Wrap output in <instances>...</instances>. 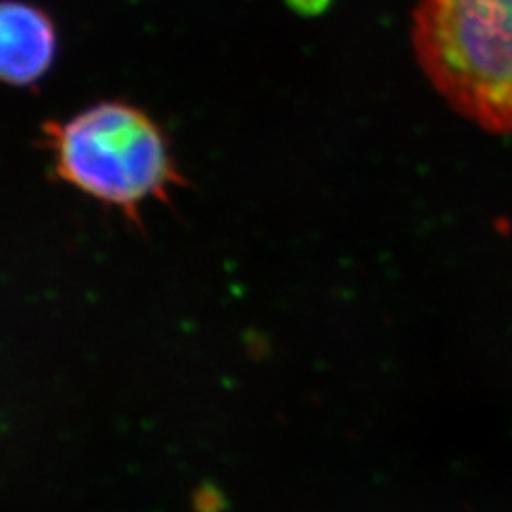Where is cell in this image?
Masks as SVG:
<instances>
[{"label":"cell","instance_id":"2","mask_svg":"<svg viewBox=\"0 0 512 512\" xmlns=\"http://www.w3.org/2000/svg\"><path fill=\"white\" fill-rule=\"evenodd\" d=\"M57 173L131 219L143 203L165 202L184 184L164 131L145 112L122 103H101L65 126H50Z\"/></svg>","mask_w":512,"mask_h":512},{"label":"cell","instance_id":"3","mask_svg":"<svg viewBox=\"0 0 512 512\" xmlns=\"http://www.w3.org/2000/svg\"><path fill=\"white\" fill-rule=\"evenodd\" d=\"M55 54L52 21L19 2H0V80L29 84L46 73Z\"/></svg>","mask_w":512,"mask_h":512},{"label":"cell","instance_id":"1","mask_svg":"<svg viewBox=\"0 0 512 512\" xmlns=\"http://www.w3.org/2000/svg\"><path fill=\"white\" fill-rule=\"evenodd\" d=\"M412 46L452 109L490 133H512V0H420Z\"/></svg>","mask_w":512,"mask_h":512}]
</instances>
